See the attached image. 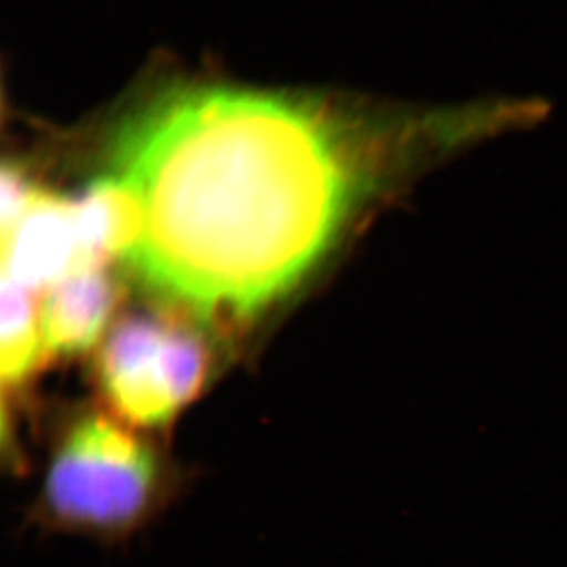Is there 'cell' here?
Here are the masks:
<instances>
[{"instance_id": "7a4b0ae2", "label": "cell", "mask_w": 567, "mask_h": 567, "mask_svg": "<svg viewBox=\"0 0 567 567\" xmlns=\"http://www.w3.org/2000/svg\"><path fill=\"white\" fill-rule=\"evenodd\" d=\"M193 477L188 466L117 417L76 413L48 447L28 520L48 535L115 546L158 520Z\"/></svg>"}, {"instance_id": "8992f818", "label": "cell", "mask_w": 567, "mask_h": 567, "mask_svg": "<svg viewBox=\"0 0 567 567\" xmlns=\"http://www.w3.org/2000/svg\"><path fill=\"white\" fill-rule=\"evenodd\" d=\"M74 204L85 265H103L107 257H128L140 244L144 212L136 194L117 177L92 183Z\"/></svg>"}, {"instance_id": "277c9868", "label": "cell", "mask_w": 567, "mask_h": 567, "mask_svg": "<svg viewBox=\"0 0 567 567\" xmlns=\"http://www.w3.org/2000/svg\"><path fill=\"white\" fill-rule=\"evenodd\" d=\"M3 278L28 290L58 284L82 267L76 204L33 194L20 221L2 235Z\"/></svg>"}, {"instance_id": "6da1fadb", "label": "cell", "mask_w": 567, "mask_h": 567, "mask_svg": "<svg viewBox=\"0 0 567 567\" xmlns=\"http://www.w3.org/2000/svg\"><path fill=\"white\" fill-rule=\"evenodd\" d=\"M439 147L431 117L319 96L174 85L126 115L112 167L142 205L126 257L205 319H244L301 281L372 194Z\"/></svg>"}, {"instance_id": "52a82bcc", "label": "cell", "mask_w": 567, "mask_h": 567, "mask_svg": "<svg viewBox=\"0 0 567 567\" xmlns=\"http://www.w3.org/2000/svg\"><path fill=\"white\" fill-rule=\"evenodd\" d=\"M2 380L11 388L25 382L39 361V320L33 308L31 290L18 286L10 279L2 281Z\"/></svg>"}, {"instance_id": "5b68a950", "label": "cell", "mask_w": 567, "mask_h": 567, "mask_svg": "<svg viewBox=\"0 0 567 567\" xmlns=\"http://www.w3.org/2000/svg\"><path fill=\"white\" fill-rule=\"evenodd\" d=\"M117 300L102 265H82L54 284L43 308L44 353L71 357L99 339Z\"/></svg>"}, {"instance_id": "ba28073f", "label": "cell", "mask_w": 567, "mask_h": 567, "mask_svg": "<svg viewBox=\"0 0 567 567\" xmlns=\"http://www.w3.org/2000/svg\"><path fill=\"white\" fill-rule=\"evenodd\" d=\"M33 194L13 169L2 173V235L9 233L31 204Z\"/></svg>"}, {"instance_id": "3957f363", "label": "cell", "mask_w": 567, "mask_h": 567, "mask_svg": "<svg viewBox=\"0 0 567 567\" xmlns=\"http://www.w3.org/2000/svg\"><path fill=\"white\" fill-rule=\"evenodd\" d=\"M203 342L171 320L133 316L112 331L99 365L111 415L141 432H163L199 398L207 380Z\"/></svg>"}]
</instances>
